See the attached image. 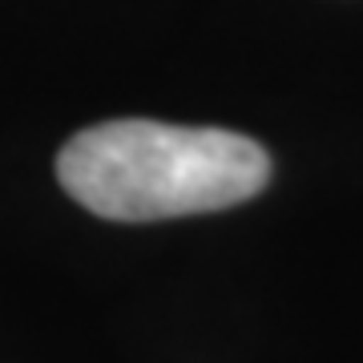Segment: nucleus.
<instances>
[{"label":"nucleus","instance_id":"1","mask_svg":"<svg viewBox=\"0 0 363 363\" xmlns=\"http://www.w3.org/2000/svg\"><path fill=\"white\" fill-rule=\"evenodd\" d=\"M57 178L101 218L157 222L255 198L271 182V157L230 130L125 117L73 133L57 157Z\"/></svg>","mask_w":363,"mask_h":363}]
</instances>
